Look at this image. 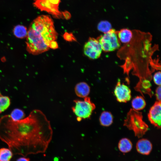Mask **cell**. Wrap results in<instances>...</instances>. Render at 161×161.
<instances>
[{"label": "cell", "mask_w": 161, "mask_h": 161, "mask_svg": "<svg viewBox=\"0 0 161 161\" xmlns=\"http://www.w3.org/2000/svg\"><path fill=\"white\" fill-rule=\"evenodd\" d=\"M63 37L65 40L69 41H76L75 37L72 33L66 32L64 34Z\"/></svg>", "instance_id": "obj_21"}, {"label": "cell", "mask_w": 161, "mask_h": 161, "mask_svg": "<svg viewBox=\"0 0 161 161\" xmlns=\"http://www.w3.org/2000/svg\"><path fill=\"white\" fill-rule=\"evenodd\" d=\"M143 117L142 113L131 109L124 120V125L132 130L138 138L142 137L148 129V126L143 120Z\"/></svg>", "instance_id": "obj_3"}, {"label": "cell", "mask_w": 161, "mask_h": 161, "mask_svg": "<svg viewBox=\"0 0 161 161\" xmlns=\"http://www.w3.org/2000/svg\"><path fill=\"white\" fill-rule=\"evenodd\" d=\"M153 80L154 83L157 85H161V72L160 71L156 72L154 75Z\"/></svg>", "instance_id": "obj_22"}, {"label": "cell", "mask_w": 161, "mask_h": 161, "mask_svg": "<svg viewBox=\"0 0 161 161\" xmlns=\"http://www.w3.org/2000/svg\"><path fill=\"white\" fill-rule=\"evenodd\" d=\"M74 102L75 105L72 107V110L79 122L89 118L96 108L95 104L88 96L84 98L83 100L76 99Z\"/></svg>", "instance_id": "obj_4"}, {"label": "cell", "mask_w": 161, "mask_h": 161, "mask_svg": "<svg viewBox=\"0 0 161 161\" xmlns=\"http://www.w3.org/2000/svg\"><path fill=\"white\" fill-rule=\"evenodd\" d=\"M63 17L66 19H69L70 18L71 16L70 13L67 11L62 12Z\"/></svg>", "instance_id": "obj_25"}, {"label": "cell", "mask_w": 161, "mask_h": 161, "mask_svg": "<svg viewBox=\"0 0 161 161\" xmlns=\"http://www.w3.org/2000/svg\"><path fill=\"white\" fill-rule=\"evenodd\" d=\"M61 0H36L34 3L35 6L41 11L52 14L57 18L63 17L62 12L59 9Z\"/></svg>", "instance_id": "obj_6"}, {"label": "cell", "mask_w": 161, "mask_h": 161, "mask_svg": "<svg viewBox=\"0 0 161 161\" xmlns=\"http://www.w3.org/2000/svg\"><path fill=\"white\" fill-rule=\"evenodd\" d=\"M98 30L103 33H106L112 29V26L110 23L106 21L100 22L97 27Z\"/></svg>", "instance_id": "obj_19"}, {"label": "cell", "mask_w": 161, "mask_h": 161, "mask_svg": "<svg viewBox=\"0 0 161 161\" xmlns=\"http://www.w3.org/2000/svg\"><path fill=\"white\" fill-rule=\"evenodd\" d=\"M10 116L14 120H17L23 119L24 117L25 114L21 110L16 109L12 111Z\"/></svg>", "instance_id": "obj_20"}, {"label": "cell", "mask_w": 161, "mask_h": 161, "mask_svg": "<svg viewBox=\"0 0 161 161\" xmlns=\"http://www.w3.org/2000/svg\"><path fill=\"white\" fill-rule=\"evenodd\" d=\"M114 93L117 100L126 103L131 98V91L128 86L118 80L114 89Z\"/></svg>", "instance_id": "obj_8"}, {"label": "cell", "mask_w": 161, "mask_h": 161, "mask_svg": "<svg viewBox=\"0 0 161 161\" xmlns=\"http://www.w3.org/2000/svg\"><path fill=\"white\" fill-rule=\"evenodd\" d=\"M156 96L158 101H161V86H159L156 91Z\"/></svg>", "instance_id": "obj_23"}, {"label": "cell", "mask_w": 161, "mask_h": 161, "mask_svg": "<svg viewBox=\"0 0 161 161\" xmlns=\"http://www.w3.org/2000/svg\"><path fill=\"white\" fill-rule=\"evenodd\" d=\"M13 33L17 38H24L27 36V31L26 28L21 25H18L14 28Z\"/></svg>", "instance_id": "obj_16"}, {"label": "cell", "mask_w": 161, "mask_h": 161, "mask_svg": "<svg viewBox=\"0 0 161 161\" xmlns=\"http://www.w3.org/2000/svg\"><path fill=\"white\" fill-rule=\"evenodd\" d=\"M117 34L120 41L124 44L129 42L133 36L132 31L126 28L122 29L117 32Z\"/></svg>", "instance_id": "obj_12"}, {"label": "cell", "mask_w": 161, "mask_h": 161, "mask_svg": "<svg viewBox=\"0 0 161 161\" xmlns=\"http://www.w3.org/2000/svg\"><path fill=\"white\" fill-rule=\"evenodd\" d=\"M16 161H30V159L24 157L18 158Z\"/></svg>", "instance_id": "obj_26"}, {"label": "cell", "mask_w": 161, "mask_h": 161, "mask_svg": "<svg viewBox=\"0 0 161 161\" xmlns=\"http://www.w3.org/2000/svg\"><path fill=\"white\" fill-rule=\"evenodd\" d=\"M102 51L100 45L97 39L89 38L84 45L83 52L89 58L97 59L99 58Z\"/></svg>", "instance_id": "obj_7"}, {"label": "cell", "mask_w": 161, "mask_h": 161, "mask_svg": "<svg viewBox=\"0 0 161 161\" xmlns=\"http://www.w3.org/2000/svg\"><path fill=\"white\" fill-rule=\"evenodd\" d=\"M10 104V100L9 97L3 95L0 92V114L7 109Z\"/></svg>", "instance_id": "obj_18"}, {"label": "cell", "mask_w": 161, "mask_h": 161, "mask_svg": "<svg viewBox=\"0 0 161 161\" xmlns=\"http://www.w3.org/2000/svg\"><path fill=\"white\" fill-rule=\"evenodd\" d=\"M52 134L49 121L39 110H33L19 120H14L10 115L0 118V139L14 155L26 157L44 153Z\"/></svg>", "instance_id": "obj_1"}, {"label": "cell", "mask_w": 161, "mask_h": 161, "mask_svg": "<svg viewBox=\"0 0 161 161\" xmlns=\"http://www.w3.org/2000/svg\"><path fill=\"white\" fill-rule=\"evenodd\" d=\"M75 91L77 96L84 98L89 95L90 92V87L86 83L80 82L76 85Z\"/></svg>", "instance_id": "obj_11"}, {"label": "cell", "mask_w": 161, "mask_h": 161, "mask_svg": "<svg viewBox=\"0 0 161 161\" xmlns=\"http://www.w3.org/2000/svg\"><path fill=\"white\" fill-rule=\"evenodd\" d=\"M97 39L100 45L102 50L105 52L114 51L118 49L120 46L117 32L113 29L104 33Z\"/></svg>", "instance_id": "obj_5"}, {"label": "cell", "mask_w": 161, "mask_h": 161, "mask_svg": "<svg viewBox=\"0 0 161 161\" xmlns=\"http://www.w3.org/2000/svg\"><path fill=\"white\" fill-rule=\"evenodd\" d=\"M131 105L133 109L138 111L142 110L145 107L146 102L142 96H137L133 99Z\"/></svg>", "instance_id": "obj_15"}, {"label": "cell", "mask_w": 161, "mask_h": 161, "mask_svg": "<svg viewBox=\"0 0 161 161\" xmlns=\"http://www.w3.org/2000/svg\"><path fill=\"white\" fill-rule=\"evenodd\" d=\"M137 151L143 155H148L151 153L152 145L150 141L146 139H141L137 142L136 145Z\"/></svg>", "instance_id": "obj_10"}, {"label": "cell", "mask_w": 161, "mask_h": 161, "mask_svg": "<svg viewBox=\"0 0 161 161\" xmlns=\"http://www.w3.org/2000/svg\"><path fill=\"white\" fill-rule=\"evenodd\" d=\"M26 37L27 51L30 54L37 55L49 49L51 43L57 39L58 34L51 18L42 15L33 21Z\"/></svg>", "instance_id": "obj_2"}, {"label": "cell", "mask_w": 161, "mask_h": 161, "mask_svg": "<svg viewBox=\"0 0 161 161\" xmlns=\"http://www.w3.org/2000/svg\"><path fill=\"white\" fill-rule=\"evenodd\" d=\"M118 148L121 152L125 153H127L130 152L132 149V144L129 139L123 138L119 141Z\"/></svg>", "instance_id": "obj_13"}, {"label": "cell", "mask_w": 161, "mask_h": 161, "mask_svg": "<svg viewBox=\"0 0 161 161\" xmlns=\"http://www.w3.org/2000/svg\"><path fill=\"white\" fill-rule=\"evenodd\" d=\"M13 155V152L9 148L0 149V161H10Z\"/></svg>", "instance_id": "obj_17"}, {"label": "cell", "mask_w": 161, "mask_h": 161, "mask_svg": "<svg viewBox=\"0 0 161 161\" xmlns=\"http://www.w3.org/2000/svg\"><path fill=\"white\" fill-rule=\"evenodd\" d=\"M113 116L111 113L108 112L104 111L102 113L100 118L99 121L101 125L104 126H110L112 123Z\"/></svg>", "instance_id": "obj_14"}, {"label": "cell", "mask_w": 161, "mask_h": 161, "mask_svg": "<svg viewBox=\"0 0 161 161\" xmlns=\"http://www.w3.org/2000/svg\"><path fill=\"white\" fill-rule=\"evenodd\" d=\"M161 101H157L150 108L148 117L151 123L155 126L161 127Z\"/></svg>", "instance_id": "obj_9"}, {"label": "cell", "mask_w": 161, "mask_h": 161, "mask_svg": "<svg viewBox=\"0 0 161 161\" xmlns=\"http://www.w3.org/2000/svg\"><path fill=\"white\" fill-rule=\"evenodd\" d=\"M49 48L53 49H55L58 48V45L56 41H54L52 42L49 46Z\"/></svg>", "instance_id": "obj_24"}]
</instances>
